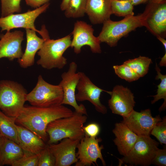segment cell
<instances>
[{
  "label": "cell",
  "instance_id": "1",
  "mask_svg": "<svg viewBox=\"0 0 166 166\" xmlns=\"http://www.w3.org/2000/svg\"><path fill=\"white\" fill-rule=\"evenodd\" d=\"M73 112L63 105L48 107L24 106L16 118L15 123L31 131L45 142L48 140L46 131L48 125L56 119L70 117Z\"/></svg>",
  "mask_w": 166,
  "mask_h": 166
},
{
  "label": "cell",
  "instance_id": "2",
  "mask_svg": "<svg viewBox=\"0 0 166 166\" xmlns=\"http://www.w3.org/2000/svg\"><path fill=\"white\" fill-rule=\"evenodd\" d=\"M87 119L86 115L75 111L70 117L51 122L46 129L49 137L48 144H55L65 138L80 140L85 134L84 124Z\"/></svg>",
  "mask_w": 166,
  "mask_h": 166
},
{
  "label": "cell",
  "instance_id": "3",
  "mask_svg": "<svg viewBox=\"0 0 166 166\" xmlns=\"http://www.w3.org/2000/svg\"><path fill=\"white\" fill-rule=\"evenodd\" d=\"M71 35L70 34L56 40L50 39L49 36L43 38L44 42L37 52L40 58L37 64L47 69L63 68L67 64V59L63 55L70 46Z\"/></svg>",
  "mask_w": 166,
  "mask_h": 166
},
{
  "label": "cell",
  "instance_id": "4",
  "mask_svg": "<svg viewBox=\"0 0 166 166\" xmlns=\"http://www.w3.org/2000/svg\"><path fill=\"white\" fill-rule=\"evenodd\" d=\"M143 13L136 16H129L119 21L108 19L103 23L102 30L97 37L101 42L110 47L117 45L119 41L137 28L144 26Z\"/></svg>",
  "mask_w": 166,
  "mask_h": 166
},
{
  "label": "cell",
  "instance_id": "5",
  "mask_svg": "<svg viewBox=\"0 0 166 166\" xmlns=\"http://www.w3.org/2000/svg\"><path fill=\"white\" fill-rule=\"evenodd\" d=\"M27 94L21 84L12 81H1L0 109L7 115L16 118L24 106Z\"/></svg>",
  "mask_w": 166,
  "mask_h": 166
},
{
  "label": "cell",
  "instance_id": "6",
  "mask_svg": "<svg viewBox=\"0 0 166 166\" xmlns=\"http://www.w3.org/2000/svg\"><path fill=\"white\" fill-rule=\"evenodd\" d=\"M159 143L150 136L138 135L133 146L128 154L119 159V165L123 164L130 166H148L159 149Z\"/></svg>",
  "mask_w": 166,
  "mask_h": 166
},
{
  "label": "cell",
  "instance_id": "7",
  "mask_svg": "<svg viewBox=\"0 0 166 166\" xmlns=\"http://www.w3.org/2000/svg\"><path fill=\"white\" fill-rule=\"evenodd\" d=\"M63 97L62 89L59 84H49L40 75L35 86L27 93L26 101L32 106L48 107L62 105Z\"/></svg>",
  "mask_w": 166,
  "mask_h": 166
},
{
  "label": "cell",
  "instance_id": "8",
  "mask_svg": "<svg viewBox=\"0 0 166 166\" xmlns=\"http://www.w3.org/2000/svg\"><path fill=\"white\" fill-rule=\"evenodd\" d=\"M50 5L46 3L39 7L22 14H12L0 18V28L2 31H10L11 30L18 28L28 29L35 31L42 37L46 34L48 30L44 25L41 30L37 29L34 25L36 18L41 14L45 12Z\"/></svg>",
  "mask_w": 166,
  "mask_h": 166
},
{
  "label": "cell",
  "instance_id": "9",
  "mask_svg": "<svg viewBox=\"0 0 166 166\" xmlns=\"http://www.w3.org/2000/svg\"><path fill=\"white\" fill-rule=\"evenodd\" d=\"M144 26L153 34L163 38L166 33V1L148 2L143 13Z\"/></svg>",
  "mask_w": 166,
  "mask_h": 166
},
{
  "label": "cell",
  "instance_id": "10",
  "mask_svg": "<svg viewBox=\"0 0 166 166\" xmlns=\"http://www.w3.org/2000/svg\"><path fill=\"white\" fill-rule=\"evenodd\" d=\"M77 64L71 62L68 71L61 75V80L59 85L63 93L62 105H68L74 108L75 111L87 115L86 109L82 104L78 105L75 98V91L80 79L79 72H77Z\"/></svg>",
  "mask_w": 166,
  "mask_h": 166
},
{
  "label": "cell",
  "instance_id": "11",
  "mask_svg": "<svg viewBox=\"0 0 166 166\" xmlns=\"http://www.w3.org/2000/svg\"><path fill=\"white\" fill-rule=\"evenodd\" d=\"M94 31L92 26L85 22L78 21L75 23L71 33L73 38L70 47L73 48L75 53H80L81 48L85 45L89 46L93 53H101V42L98 37L93 35Z\"/></svg>",
  "mask_w": 166,
  "mask_h": 166
},
{
  "label": "cell",
  "instance_id": "12",
  "mask_svg": "<svg viewBox=\"0 0 166 166\" xmlns=\"http://www.w3.org/2000/svg\"><path fill=\"white\" fill-rule=\"evenodd\" d=\"M102 141L101 138L90 137L85 134L80 140L77 148L78 151L76 153L78 161L76 163V166H90L100 159L103 165L106 164L103 157L101 150L103 146L99 145V143Z\"/></svg>",
  "mask_w": 166,
  "mask_h": 166
},
{
  "label": "cell",
  "instance_id": "13",
  "mask_svg": "<svg viewBox=\"0 0 166 166\" xmlns=\"http://www.w3.org/2000/svg\"><path fill=\"white\" fill-rule=\"evenodd\" d=\"M123 118L121 122L138 136H150L155 125L162 119L159 115L153 117L149 109L142 110L140 112L133 109Z\"/></svg>",
  "mask_w": 166,
  "mask_h": 166
},
{
  "label": "cell",
  "instance_id": "14",
  "mask_svg": "<svg viewBox=\"0 0 166 166\" xmlns=\"http://www.w3.org/2000/svg\"><path fill=\"white\" fill-rule=\"evenodd\" d=\"M79 72L80 79L76 88L78 92L75 94L76 101H88L93 105L97 111L103 114L106 113L107 108L101 102L100 97L102 92L108 93L109 91L97 86L84 72Z\"/></svg>",
  "mask_w": 166,
  "mask_h": 166
},
{
  "label": "cell",
  "instance_id": "15",
  "mask_svg": "<svg viewBox=\"0 0 166 166\" xmlns=\"http://www.w3.org/2000/svg\"><path fill=\"white\" fill-rule=\"evenodd\" d=\"M108 94L111 95L108 105L113 113L123 117L133 110L136 102L133 94L129 88L122 85H116Z\"/></svg>",
  "mask_w": 166,
  "mask_h": 166
},
{
  "label": "cell",
  "instance_id": "16",
  "mask_svg": "<svg viewBox=\"0 0 166 166\" xmlns=\"http://www.w3.org/2000/svg\"><path fill=\"white\" fill-rule=\"evenodd\" d=\"M80 140L65 138L57 144H48L55 159V166H69L78 161L76 150Z\"/></svg>",
  "mask_w": 166,
  "mask_h": 166
},
{
  "label": "cell",
  "instance_id": "17",
  "mask_svg": "<svg viewBox=\"0 0 166 166\" xmlns=\"http://www.w3.org/2000/svg\"><path fill=\"white\" fill-rule=\"evenodd\" d=\"M24 33L21 30L7 31L0 40V59L7 58L10 60L22 57L23 52L22 43L24 40Z\"/></svg>",
  "mask_w": 166,
  "mask_h": 166
},
{
  "label": "cell",
  "instance_id": "18",
  "mask_svg": "<svg viewBox=\"0 0 166 166\" xmlns=\"http://www.w3.org/2000/svg\"><path fill=\"white\" fill-rule=\"evenodd\" d=\"M112 131L115 136L113 142L119 153L123 156L127 155L136 143L138 135L121 122L116 123Z\"/></svg>",
  "mask_w": 166,
  "mask_h": 166
},
{
  "label": "cell",
  "instance_id": "19",
  "mask_svg": "<svg viewBox=\"0 0 166 166\" xmlns=\"http://www.w3.org/2000/svg\"><path fill=\"white\" fill-rule=\"evenodd\" d=\"M112 0H87L86 14L93 24L103 23L112 14Z\"/></svg>",
  "mask_w": 166,
  "mask_h": 166
},
{
  "label": "cell",
  "instance_id": "20",
  "mask_svg": "<svg viewBox=\"0 0 166 166\" xmlns=\"http://www.w3.org/2000/svg\"><path fill=\"white\" fill-rule=\"evenodd\" d=\"M27 43L25 51L21 58L18 59L20 66L23 68L34 65L36 53L41 48L44 39L38 37L36 32L28 29H25Z\"/></svg>",
  "mask_w": 166,
  "mask_h": 166
},
{
  "label": "cell",
  "instance_id": "21",
  "mask_svg": "<svg viewBox=\"0 0 166 166\" xmlns=\"http://www.w3.org/2000/svg\"><path fill=\"white\" fill-rule=\"evenodd\" d=\"M18 144L24 151L39 154L46 145L42 139L27 128L16 125Z\"/></svg>",
  "mask_w": 166,
  "mask_h": 166
},
{
  "label": "cell",
  "instance_id": "22",
  "mask_svg": "<svg viewBox=\"0 0 166 166\" xmlns=\"http://www.w3.org/2000/svg\"><path fill=\"white\" fill-rule=\"evenodd\" d=\"M23 154L24 150L18 144L0 136V166H12L22 157Z\"/></svg>",
  "mask_w": 166,
  "mask_h": 166
},
{
  "label": "cell",
  "instance_id": "23",
  "mask_svg": "<svg viewBox=\"0 0 166 166\" xmlns=\"http://www.w3.org/2000/svg\"><path fill=\"white\" fill-rule=\"evenodd\" d=\"M16 119L7 115L0 111V135L18 144Z\"/></svg>",
  "mask_w": 166,
  "mask_h": 166
},
{
  "label": "cell",
  "instance_id": "24",
  "mask_svg": "<svg viewBox=\"0 0 166 166\" xmlns=\"http://www.w3.org/2000/svg\"><path fill=\"white\" fill-rule=\"evenodd\" d=\"M123 63L128 65L140 78L148 73L152 61L151 59L148 57L140 56L137 58L129 59Z\"/></svg>",
  "mask_w": 166,
  "mask_h": 166
},
{
  "label": "cell",
  "instance_id": "25",
  "mask_svg": "<svg viewBox=\"0 0 166 166\" xmlns=\"http://www.w3.org/2000/svg\"><path fill=\"white\" fill-rule=\"evenodd\" d=\"M87 0H69L65 10L68 18H76L84 16L86 13Z\"/></svg>",
  "mask_w": 166,
  "mask_h": 166
},
{
  "label": "cell",
  "instance_id": "26",
  "mask_svg": "<svg viewBox=\"0 0 166 166\" xmlns=\"http://www.w3.org/2000/svg\"><path fill=\"white\" fill-rule=\"evenodd\" d=\"M155 69L157 72V75L155 77L156 80L160 79V83L157 86L156 94L151 96L153 97L151 101L152 104H153L159 100L163 99L164 102L159 109L160 112L165 110L166 108V75H163L161 73V70L156 64Z\"/></svg>",
  "mask_w": 166,
  "mask_h": 166
},
{
  "label": "cell",
  "instance_id": "27",
  "mask_svg": "<svg viewBox=\"0 0 166 166\" xmlns=\"http://www.w3.org/2000/svg\"><path fill=\"white\" fill-rule=\"evenodd\" d=\"M112 14L119 17L134 15V6L129 0H112Z\"/></svg>",
  "mask_w": 166,
  "mask_h": 166
},
{
  "label": "cell",
  "instance_id": "28",
  "mask_svg": "<svg viewBox=\"0 0 166 166\" xmlns=\"http://www.w3.org/2000/svg\"><path fill=\"white\" fill-rule=\"evenodd\" d=\"M113 68L119 77L128 82L136 81L140 78L131 68L124 63L120 65H113Z\"/></svg>",
  "mask_w": 166,
  "mask_h": 166
},
{
  "label": "cell",
  "instance_id": "29",
  "mask_svg": "<svg viewBox=\"0 0 166 166\" xmlns=\"http://www.w3.org/2000/svg\"><path fill=\"white\" fill-rule=\"evenodd\" d=\"M1 17L6 16L22 11L20 5L21 0H0Z\"/></svg>",
  "mask_w": 166,
  "mask_h": 166
},
{
  "label": "cell",
  "instance_id": "30",
  "mask_svg": "<svg viewBox=\"0 0 166 166\" xmlns=\"http://www.w3.org/2000/svg\"><path fill=\"white\" fill-rule=\"evenodd\" d=\"M151 134L156 137L161 144H166V117L158 122L152 129Z\"/></svg>",
  "mask_w": 166,
  "mask_h": 166
},
{
  "label": "cell",
  "instance_id": "31",
  "mask_svg": "<svg viewBox=\"0 0 166 166\" xmlns=\"http://www.w3.org/2000/svg\"><path fill=\"white\" fill-rule=\"evenodd\" d=\"M39 154L24 151L23 156L12 166H37Z\"/></svg>",
  "mask_w": 166,
  "mask_h": 166
},
{
  "label": "cell",
  "instance_id": "32",
  "mask_svg": "<svg viewBox=\"0 0 166 166\" xmlns=\"http://www.w3.org/2000/svg\"><path fill=\"white\" fill-rule=\"evenodd\" d=\"M55 160L47 144L39 153L37 166H55Z\"/></svg>",
  "mask_w": 166,
  "mask_h": 166
},
{
  "label": "cell",
  "instance_id": "33",
  "mask_svg": "<svg viewBox=\"0 0 166 166\" xmlns=\"http://www.w3.org/2000/svg\"><path fill=\"white\" fill-rule=\"evenodd\" d=\"M152 164L159 166H166V147L163 149L159 148L152 161Z\"/></svg>",
  "mask_w": 166,
  "mask_h": 166
},
{
  "label": "cell",
  "instance_id": "34",
  "mask_svg": "<svg viewBox=\"0 0 166 166\" xmlns=\"http://www.w3.org/2000/svg\"><path fill=\"white\" fill-rule=\"evenodd\" d=\"M83 129L85 134L93 137H96L100 131L99 125L96 123H90L84 127Z\"/></svg>",
  "mask_w": 166,
  "mask_h": 166
},
{
  "label": "cell",
  "instance_id": "35",
  "mask_svg": "<svg viewBox=\"0 0 166 166\" xmlns=\"http://www.w3.org/2000/svg\"><path fill=\"white\" fill-rule=\"evenodd\" d=\"M50 0H25L26 4L32 8H37L49 2Z\"/></svg>",
  "mask_w": 166,
  "mask_h": 166
},
{
  "label": "cell",
  "instance_id": "36",
  "mask_svg": "<svg viewBox=\"0 0 166 166\" xmlns=\"http://www.w3.org/2000/svg\"><path fill=\"white\" fill-rule=\"evenodd\" d=\"M133 6H136L148 2L149 0H129Z\"/></svg>",
  "mask_w": 166,
  "mask_h": 166
},
{
  "label": "cell",
  "instance_id": "37",
  "mask_svg": "<svg viewBox=\"0 0 166 166\" xmlns=\"http://www.w3.org/2000/svg\"><path fill=\"white\" fill-rule=\"evenodd\" d=\"M69 0H62L60 5V9L62 11H65Z\"/></svg>",
  "mask_w": 166,
  "mask_h": 166
},
{
  "label": "cell",
  "instance_id": "38",
  "mask_svg": "<svg viewBox=\"0 0 166 166\" xmlns=\"http://www.w3.org/2000/svg\"><path fill=\"white\" fill-rule=\"evenodd\" d=\"M159 65L160 66H166V52L164 56L161 58V60L160 61Z\"/></svg>",
  "mask_w": 166,
  "mask_h": 166
},
{
  "label": "cell",
  "instance_id": "39",
  "mask_svg": "<svg viewBox=\"0 0 166 166\" xmlns=\"http://www.w3.org/2000/svg\"><path fill=\"white\" fill-rule=\"evenodd\" d=\"M156 38L162 44L165 49V50H166V40L164 38L160 36H157Z\"/></svg>",
  "mask_w": 166,
  "mask_h": 166
},
{
  "label": "cell",
  "instance_id": "40",
  "mask_svg": "<svg viewBox=\"0 0 166 166\" xmlns=\"http://www.w3.org/2000/svg\"><path fill=\"white\" fill-rule=\"evenodd\" d=\"M165 1L166 0H149V2L155 3H160Z\"/></svg>",
  "mask_w": 166,
  "mask_h": 166
},
{
  "label": "cell",
  "instance_id": "41",
  "mask_svg": "<svg viewBox=\"0 0 166 166\" xmlns=\"http://www.w3.org/2000/svg\"></svg>",
  "mask_w": 166,
  "mask_h": 166
}]
</instances>
